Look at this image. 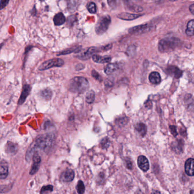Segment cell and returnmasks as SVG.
<instances>
[{
  "label": "cell",
  "mask_w": 194,
  "mask_h": 194,
  "mask_svg": "<svg viewBox=\"0 0 194 194\" xmlns=\"http://www.w3.org/2000/svg\"><path fill=\"white\" fill-rule=\"evenodd\" d=\"M54 139V136L51 134H45L38 137L33 145L27 150L26 154L27 160L29 161L37 150H43L49 148L53 144Z\"/></svg>",
  "instance_id": "6da1fadb"
},
{
  "label": "cell",
  "mask_w": 194,
  "mask_h": 194,
  "mask_svg": "<svg viewBox=\"0 0 194 194\" xmlns=\"http://www.w3.org/2000/svg\"><path fill=\"white\" fill-rule=\"evenodd\" d=\"M88 80L83 77H75L69 83L70 91L75 93H83L88 90Z\"/></svg>",
  "instance_id": "7a4b0ae2"
},
{
  "label": "cell",
  "mask_w": 194,
  "mask_h": 194,
  "mask_svg": "<svg viewBox=\"0 0 194 194\" xmlns=\"http://www.w3.org/2000/svg\"><path fill=\"white\" fill-rule=\"evenodd\" d=\"M179 39L177 38L166 37L160 41L158 50L161 53H167L173 51L179 43Z\"/></svg>",
  "instance_id": "3957f363"
},
{
  "label": "cell",
  "mask_w": 194,
  "mask_h": 194,
  "mask_svg": "<svg viewBox=\"0 0 194 194\" xmlns=\"http://www.w3.org/2000/svg\"><path fill=\"white\" fill-rule=\"evenodd\" d=\"M111 22V18L109 16H105L100 18L95 26L96 33L101 35L107 31L108 27Z\"/></svg>",
  "instance_id": "277c9868"
},
{
  "label": "cell",
  "mask_w": 194,
  "mask_h": 194,
  "mask_svg": "<svg viewBox=\"0 0 194 194\" xmlns=\"http://www.w3.org/2000/svg\"><path fill=\"white\" fill-rule=\"evenodd\" d=\"M64 64V61L60 58H53L43 62L39 67V70H49L53 67H59Z\"/></svg>",
  "instance_id": "5b68a950"
},
{
  "label": "cell",
  "mask_w": 194,
  "mask_h": 194,
  "mask_svg": "<svg viewBox=\"0 0 194 194\" xmlns=\"http://www.w3.org/2000/svg\"><path fill=\"white\" fill-rule=\"evenodd\" d=\"M153 29V26L149 24H143L132 27L128 30L129 33L134 35H141L146 33Z\"/></svg>",
  "instance_id": "8992f818"
},
{
  "label": "cell",
  "mask_w": 194,
  "mask_h": 194,
  "mask_svg": "<svg viewBox=\"0 0 194 194\" xmlns=\"http://www.w3.org/2000/svg\"><path fill=\"white\" fill-rule=\"evenodd\" d=\"M99 49L95 47H91L90 48L87 49L86 51H82L81 50L79 51L78 53L75 55L76 58H78L82 60H87L91 58V57L95 54V53L97 52Z\"/></svg>",
  "instance_id": "52a82bcc"
},
{
  "label": "cell",
  "mask_w": 194,
  "mask_h": 194,
  "mask_svg": "<svg viewBox=\"0 0 194 194\" xmlns=\"http://www.w3.org/2000/svg\"><path fill=\"white\" fill-rule=\"evenodd\" d=\"M33 165L30 171V175H33L36 173L39 169V166L41 165V158L40 156L37 153H35L33 155Z\"/></svg>",
  "instance_id": "ba28073f"
},
{
  "label": "cell",
  "mask_w": 194,
  "mask_h": 194,
  "mask_svg": "<svg viewBox=\"0 0 194 194\" xmlns=\"http://www.w3.org/2000/svg\"><path fill=\"white\" fill-rule=\"evenodd\" d=\"M124 5L126 10L131 12L140 13L143 11V8L141 6L135 4L132 1L129 0H125L124 1Z\"/></svg>",
  "instance_id": "9c48e42d"
},
{
  "label": "cell",
  "mask_w": 194,
  "mask_h": 194,
  "mask_svg": "<svg viewBox=\"0 0 194 194\" xmlns=\"http://www.w3.org/2000/svg\"><path fill=\"white\" fill-rule=\"evenodd\" d=\"M166 73L175 79L180 78L183 75L182 70H181L177 67L173 66H171L167 68Z\"/></svg>",
  "instance_id": "30bf717a"
},
{
  "label": "cell",
  "mask_w": 194,
  "mask_h": 194,
  "mask_svg": "<svg viewBox=\"0 0 194 194\" xmlns=\"http://www.w3.org/2000/svg\"><path fill=\"white\" fill-rule=\"evenodd\" d=\"M138 166L143 171H147L149 169V163L148 159L143 156H141L138 158Z\"/></svg>",
  "instance_id": "8fae6325"
},
{
  "label": "cell",
  "mask_w": 194,
  "mask_h": 194,
  "mask_svg": "<svg viewBox=\"0 0 194 194\" xmlns=\"http://www.w3.org/2000/svg\"><path fill=\"white\" fill-rule=\"evenodd\" d=\"M74 171L71 169H68L64 171L60 176V179L65 182H71L74 179Z\"/></svg>",
  "instance_id": "7c38bea8"
},
{
  "label": "cell",
  "mask_w": 194,
  "mask_h": 194,
  "mask_svg": "<svg viewBox=\"0 0 194 194\" xmlns=\"http://www.w3.org/2000/svg\"><path fill=\"white\" fill-rule=\"evenodd\" d=\"M142 16H143V14H131L129 13L123 12L119 14L117 16V17L123 20L132 21Z\"/></svg>",
  "instance_id": "4fadbf2b"
},
{
  "label": "cell",
  "mask_w": 194,
  "mask_h": 194,
  "mask_svg": "<svg viewBox=\"0 0 194 194\" xmlns=\"http://www.w3.org/2000/svg\"><path fill=\"white\" fill-rule=\"evenodd\" d=\"M194 159L189 158L186 161L185 165V170L186 174L190 177L194 176Z\"/></svg>",
  "instance_id": "5bb4252c"
},
{
  "label": "cell",
  "mask_w": 194,
  "mask_h": 194,
  "mask_svg": "<svg viewBox=\"0 0 194 194\" xmlns=\"http://www.w3.org/2000/svg\"><path fill=\"white\" fill-rule=\"evenodd\" d=\"M30 90H31V88L30 87V86L27 85V84H25V86L23 87V90H22V92L21 93L20 99L18 101V104L20 105H21V104L24 103L25 100H26L27 96H29Z\"/></svg>",
  "instance_id": "9a60e30c"
},
{
  "label": "cell",
  "mask_w": 194,
  "mask_h": 194,
  "mask_svg": "<svg viewBox=\"0 0 194 194\" xmlns=\"http://www.w3.org/2000/svg\"><path fill=\"white\" fill-rule=\"evenodd\" d=\"M9 174L8 165L6 161L0 163V179H4L6 178Z\"/></svg>",
  "instance_id": "2e32d148"
},
{
  "label": "cell",
  "mask_w": 194,
  "mask_h": 194,
  "mask_svg": "<svg viewBox=\"0 0 194 194\" xmlns=\"http://www.w3.org/2000/svg\"><path fill=\"white\" fill-rule=\"evenodd\" d=\"M5 150L7 154L10 156H14L17 153L18 151V146L16 144L12 142H8L5 147Z\"/></svg>",
  "instance_id": "e0dca14e"
},
{
  "label": "cell",
  "mask_w": 194,
  "mask_h": 194,
  "mask_svg": "<svg viewBox=\"0 0 194 194\" xmlns=\"http://www.w3.org/2000/svg\"><path fill=\"white\" fill-rule=\"evenodd\" d=\"M184 148V141L182 140H179L174 142L172 144V149L176 153H182Z\"/></svg>",
  "instance_id": "ac0fdd59"
},
{
  "label": "cell",
  "mask_w": 194,
  "mask_h": 194,
  "mask_svg": "<svg viewBox=\"0 0 194 194\" xmlns=\"http://www.w3.org/2000/svg\"><path fill=\"white\" fill-rule=\"evenodd\" d=\"M92 58L93 62L97 63H105L109 62L111 60V58L110 57L105 56V57H101L97 55H93L92 56Z\"/></svg>",
  "instance_id": "d6986e66"
},
{
  "label": "cell",
  "mask_w": 194,
  "mask_h": 194,
  "mask_svg": "<svg viewBox=\"0 0 194 194\" xmlns=\"http://www.w3.org/2000/svg\"><path fill=\"white\" fill-rule=\"evenodd\" d=\"M53 21L55 25L60 26L64 24L66 21V18L62 13H59L54 16Z\"/></svg>",
  "instance_id": "ffe728a7"
},
{
  "label": "cell",
  "mask_w": 194,
  "mask_h": 194,
  "mask_svg": "<svg viewBox=\"0 0 194 194\" xmlns=\"http://www.w3.org/2000/svg\"><path fill=\"white\" fill-rule=\"evenodd\" d=\"M149 80L154 84H158L161 83V78L160 74L157 72H153L149 75Z\"/></svg>",
  "instance_id": "44dd1931"
},
{
  "label": "cell",
  "mask_w": 194,
  "mask_h": 194,
  "mask_svg": "<svg viewBox=\"0 0 194 194\" xmlns=\"http://www.w3.org/2000/svg\"><path fill=\"white\" fill-rule=\"evenodd\" d=\"M119 66L116 63H110L105 67L104 71L107 75H110L118 70Z\"/></svg>",
  "instance_id": "7402d4cb"
},
{
  "label": "cell",
  "mask_w": 194,
  "mask_h": 194,
  "mask_svg": "<svg viewBox=\"0 0 194 194\" xmlns=\"http://www.w3.org/2000/svg\"><path fill=\"white\" fill-rule=\"evenodd\" d=\"M81 50V46H74L72 47H71L69 49H67L66 50H63L62 52L59 53V54H57V55H67V54H71L72 53H78L79 51Z\"/></svg>",
  "instance_id": "603a6c76"
},
{
  "label": "cell",
  "mask_w": 194,
  "mask_h": 194,
  "mask_svg": "<svg viewBox=\"0 0 194 194\" xmlns=\"http://www.w3.org/2000/svg\"><path fill=\"white\" fill-rule=\"evenodd\" d=\"M194 20H190L187 26V29L186 30V33L189 37H192L194 35Z\"/></svg>",
  "instance_id": "cb8c5ba5"
},
{
  "label": "cell",
  "mask_w": 194,
  "mask_h": 194,
  "mask_svg": "<svg viewBox=\"0 0 194 194\" xmlns=\"http://www.w3.org/2000/svg\"><path fill=\"white\" fill-rule=\"evenodd\" d=\"M135 128L136 129L137 131L140 133L141 136H145V135L146 133V126L145 124L142 123H140V124H137L135 126Z\"/></svg>",
  "instance_id": "d4e9b609"
},
{
  "label": "cell",
  "mask_w": 194,
  "mask_h": 194,
  "mask_svg": "<svg viewBox=\"0 0 194 194\" xmlns=\"http://www.w3.org/2000/svg\"><path fill=\"white\" fill-rule=\"evenodd\" d=\"M95 92L93 91H89L86 95V101L88 103H92L95 100Z\"/></svg>",
  "instance_id": "484cf974"
},
{
  "label": "cell",
  "mask_w": 194,
  "mask_h": 194,
  "mask_svg": "<svg viewBox=\"0 0 194 194\" xmlns=\"http://www.w3.org/2000/svg\"><path fill=\"white\" fill-rule=\"evenodd\" d=\"M87 9L91 14H95L96 13V6L94 2H91L87 5Z\"/></svg>",
  "instance_id": "4316f807"
},
{
  "label": "cell",
  "mask_w": 194,
  "mask_h": 194,
  "mask_svg": "<svg viewBox=\"0 0 194 194\" xmlns=\"http://www.w3.org/2000/svg\"><path fill=\"white\" fill-rule=\"evenodd\" d=\"M109 6L113 9H115L120 4V0H107Z\"/></svg>",
  "instance_id": "83f0119b"
},
{
  "label": "cell",
  "mask_w": 194,
  "mask_h": 194,
  "mask_svg": "<svg viewBox=\"0 0 194 194\" xmlns=\"http://www.w3.org/2000/svg\"><path fill=\"white\" fill-rule=\"evenodd\" d=\"M76 189H77V191L79 194H82L84 192L85 186H84V185L82 181H79L77 186H76Z\"/></svg>",
  "instance_id": "f1b7e54d"
},
{
  "label": "cell",
  "mask_w": 194,
  "mask_h": 194,
  "mask_svg": "<svg viewBox=\"0 0 194 194\" xmlns=\"http://www.w3.org/2000/svg\"><path fill=\"white\" fill-rule=\"evenodd\" d=\"M53 190V186L52 185H47V186H43L41 190V194H47L52 192Z\"/></svg>",
  "instance_id": "f546056e"
},
{
  "label": "cell",
  "mask_w": 194,
  "mask_h": 194,
  "mask_svg": "<svg viewBox=\"0 0 194 194\" xmlns=\"http://www.w3.org/2000/svg\"><path fill=\"white\" fill-rule=\"evenodd\" d=\"M42 95L46 99H50L52 96V92L49 89H46L42 92Z\"/></svg>",
  "instance_id": "4dcf8cb0"
},
{
  "label": "cell",
  "mask_w": 194,
  "mask_h": 194,
  "mask_svg": "<svg viewBox=\"0 0 194 194\" xmlns=\"http://www.w3.org/2000/svg\"><path fill=\"white\" fill-rule=\"evenodd\" d=\"M12 188V186L9 185H0V193H5L8 192Z\"/></svg>",
  "instance_id": "1f68e13d"
},
{
  "label": "cell",
  "mask_w": 194,
  "mask_h": 194,
  "mask_svg": "<svg viewBox=\"0 0 194 194\" xmlns=\"http://www.w3.org/2000/svg\"><path fill=\"white\" fill-rule=\"evenodd\" d=\"M101 145L102 146V147L104 148V149H106L108 148L109 146V145H110V141L109 140V139L108 138H103L102 141H101Z\"/></svg>",
  "instance_id": "d6a6232c"
},
{
  "label": "cell",
  "mask_w": 194,
  "mask_h": 194,
  "mask_svg": "<svg viewBox=\"0 0 194 194\" xmlns=\"http://www.w3.org/2000/svg\"><path fill=\"white\" fill-rule=\"evenodd\" d=\"M136 52V47L134 46H130L128 47V50L126 51V53L129 56H132L133 55H134Z\"/></svg>",
  "instance_id": "836d02e7"
},
{
  "label": "cell",
  "mask_w": 194,
  "mask_h": 194,
  "mask_svg": "<svg viewBox=\"0 0 194 194\" xmlns=\"http://www.w3.org/2000/svg\"><path fill=\"white\" fill-rule=\"evenodd\" d=\"M92 76L94 78L97 80V81H99V82H101L102 81V78L101 76L99 74L98 72H97L95 70L92 71Z\"/></svg>",
  "instance_id": "e575fe53"
},
{
  "label": "cell",
  "mask_w": 194,
  "mask_h": 194,
  "mask_svg": "<svg viewBox=\"0 0 194 194\" xmlns=\"http://www.w3.org/2000/svg\"><path fill=\"white\" fill-rule=\"evenodd\" d=\"M10 0H1L0 1V10H2L5 8L7 5L8 4Z\"/></svg>",
  "instance_id": "d590c367"
},
{
  "label": "cell",
  "mask_w": 194,
  "mask_h": 194,
  "mask_svg": "<svg viewBox=\"0 0 194 194\" xmlns=\"http://www.w3.org/2000/svg\"><path fill=\"white\" fill-rule=\"evenodd\" d=\"M170 132L173 135L174 137H177L178 135V133L177 132V128L176 126H174V125H170Z\"/></svg>",
  "instance_id": "8d00e7d4"
},
{
  "label": "cell",
  "mask_w": 194,
  "mask_h": 194,
  "mask_svg": "<svg viewBox=\"0 0 194 194\" xmlns=\"http://www.w3.org/2000/svg\"><path fill=\"white\" fill-rule=\"evenodd\" d=\"M112 47V44H109V45L103 46L102 47V50H104V51H108V50H110L111 49Z\"/></svg>",
  "instance_id": "74e56055"
},
{
  "label": "cell",
  "mask_w": 194,
  "mask_h": 194,
  "mask_svg": "<svg viewBox=\"0 0 194 194\" xmlns=\"http://www.w3.org/2000/svg\"><path fill=\"white\" fill-rule=\"evenodd\" d=\"M105 84L106 86H108V87H112L113 86V83L109 80H107L105 83Z\"/></svg>",
  "instance_id": "f35d334b"
},
{
  "label": "cell",
  "mask_w": 194,
  "mask_h": 194,
  "mask_svg": "<svg viewBox=\"0 0 194 194\" xmlns=\"http://www.w3.org/2000/svg\"><path fill=\"white\" fill-rule=\"evenodd\" d=\"M126 166L129 169H132V163L130 161H126Z\"/></svg>",
  "instance_id": "ab89813d"
},
{
  "label": "cell",
  "mask_w": 194,
  "mask_h": 194,
  "mask_svg": "<svg viewBox=\"0 0 194 194\" xmlns=\"http://www.w3.org/2000/svg\"><path fill=\"white\" fill-rule=\"evenodd\" d=\"M189 10L192 14H194V4H191L190 5Z\"/></svg>",
  "instance_id": "60d3db41"
},
{
  "label": "cell",
  "mask_w": 194,
  "mask_h": 194,
  "mask_svg": "<svg viewBox=\"0 0 194 194\" xmlns=\"http://www.w3.org/2000/svg\"><path fill=\"white\" fill-rule=\"evenodd\" d=\"M2 46H3V43H2V44H0V50H1V49L2 48Z\"/></svg>",
  "instance_id": "b9f144b4"
},
{
  "label": "cell",
  "mask_w": 194,
  "mask_h": 194,
  "mask_svg": "<svg viewBox=\"0 0 194 194\" xmlns=\"http://www.w3.org/2000/svg\"><path fill=\"white\" fill-rule=\"evenodd\" d=\"M153 1H155V2H158V1H160L161 0H153Z\"/></svg>",
  "instance_id": "7bdbcfd3"
}]
</instances>
